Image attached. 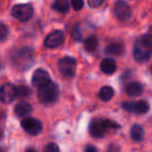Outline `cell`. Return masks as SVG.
<instances>
[{
    "label": "cell",
    "mask_w": 152,
    "mask_h": 152,
    "mask_svg": "<svg viewBox=\"0 0 152 152\" xmlns=\"http://www.w3.org/2000/svg\"><path fill=\"white\" fill-rule=\"evenodd\" d=\"M11 61L16 69L20 71H25L29 69L34 64V52L31 49L27 47L19 48L12 52Z\"/></svg>",
    "instance_id": "1"
},
{
    "label": "cell",
    "mask_w": 152,
    "mask_h": 152,
    "mask_svg": "<svg viewBox=\"0 0 152 152\" xmlns=\"http://www.w3.org/2000/svg\"><path fill=\"white\" fill-rule=\"evenodd\" d=\"M58 87L52 81H49L38 89V97L43 103L50 104L55 102L58 98Z\"/></svg>",
    "instance_id": "2"
},
{
    "label": "cell",
    "mask_w": 152,
    "mask_h": 152,
    "mask_svg": "<svg viewBox=\"0 0 152 152\" xmlns=\"http://www.w3.org/2000/svg\"><path fill=\"white\" fill-rule=\"evenodd\" d=\"M151 55L152 50L144 44L142 38L139 39L135 42L134 46H133V58L137 63H145V61H147L151 57Z\"/></svg>",
    "instance_id": "3"
},
{
    "label": "cell",
    "mask_w": 152,
    "mask_h": 152,
    "mask_svg": "<svg viewBox=\"0 0 152 152\" xmlns=\"http://www.w3.org/2000/svg\"><path fill=\"white\" fill-rule=\"evenodd\" d=\"M12 15L20 22H26L34 15V9L31 4H17L12 10Z\"/></svg>",
    "instance_id": "4"
},
{
    "label": "cell",
    "mask_w": 152,
    "mask_h": 152,
    "mask_svg": "<svg viewBox=\"0 0 152 152\" xmlns=\"http://www.w3.org/2000/svg\"><path fill=\"white\" fill-rule=\"evenodd\" d=\"M58 70L63 76L71 78L76 71V61L72 57H63L58 61Z\"/></svg>",
    "instance_id": "5"
},
{
    "label": "cell",
    "mask_w": 152,
    "mask_h": 152,
    "mask_svg": "<svg viewBox=\"0 0 152 152\" xmlns=\"http://www.w3.org/2000/svg\"><path fill=\"white\" fill-rule=\"evenodd\" d=\"M21 126L30 135H37L42 131V123L34 118H24L21 121Z\"/></svg>",
    "instance_id": "6"
},
{
    "label": "cell",
    "mask_w": 152,
    "mask_h": 152,
    "mask_svg": "<svg viewBox=\"0 0 152 152\" xmlns=\"http://www.w3.org/2000/svg\"><path fill=\"white\" fill-rule=\"evenodd\" d=\"M16 90L17 87H15L13 83H7L2 85L0 87V101L5 104L11 103L16 98Z\"/></svg>",
    "instance_id": "7"
},
{
    "label": "cell",
    "mask_w": 152,
    "mask_h": 152,
    "mask_svg": "<svg viewBox=\"0 0 152 152\" xmlns=\"http://www.w3.org/2000/svg\"><path fill=\"white\" fill-rule=\"evenodd\" d=\"M114 14L120 21H126L131 17V9L125 1H118L114 7Z\"/></svg>",
    "instance_id": "8"
},
{
    "label": "cell",
    "mask_w": 152,
    "mask_h": 152,
    "mask_svg": "<svg viewBox=\"0 0 152 152\" xmlns=\"http://www.w3.org/2000/svg\"><path fill=\"white\" fill-rule=\"evenodd\" d=\"M64 41H65V34H63V31L54 30L45 38L44 45L47 48H56L63 44Z\"/></svg>",
    "instance_id": "9"
},
{
    "label": "cell",
    "mask_w": 152,
    "mask_h": 152,
    "mask_svg": "<svg viewBox=\"0 0 152 152\" xmlns=\"http://www.w3.org/2000/svg\"><path fill=\"white\" fill-rule=\"evenodd\" d=\"M32 85L36 86V87L40 88L42 86L48 83L50 80V77H49V74L46 70L43 69H37L34 72V75H32Z\"/></svg>",
    "instance_id": "10"
},
{
    "label": "cell",
    "mask_w": 152,
    "mask_h": 152,
    "mask_svg": "<svg viewBox=\"0 0 152 152\" xmlns=\"http://www.w3.org/2000/svg\"><path fill=\"white\" fill-rule=\"evenodd\" d=\"M106 131L104 120L101 119H95L90 124V133L94 137H102Z\"/></svg>",
    "instance_id": "11"
},
{
    "label": "cell",
    "mask_w": 152,
    "mask_h": 152,
    "mask_svg": "<svg viewBox=\"0 0 152 152\" xmlns=\"http://www.w3.org/2000/svg\"><path fill=\"white\" fill-rule=\"evenodd\" d=\"M32 112V107L28 102L21 101L15 106V115L19 118H24Z\"/></svg>",
    "instance_id": "12"
},
{
    "label": "cell",
    "mask_w": 152,
    "mask_h": 152,
    "mask_svg": "<svg viewBox=\"0 0 152 152\" xmlns=\"http://www.w3.org/2000/svg\"><path fill=\"white\" fill-rule=\"evenodd\" d=\"M125 51V47L122 43L120 42H115L110 44L105 49V52L107 54L114 55V56H120L124 53Z\"/></svg>",
    "instance_id": "13"
},
{
    "label": "cell",
    "mask_w": 152,
    "mask_h": 152,
    "mask_svg": "<svg viewBox=\"0 0 152 152\" xmlns=\"http://www.w3.org/2000/svg\"><path fill=\"white\" fill-rule=\"evenodd\" d=\"M100 69L104 74H113L117 70V64L112 58H104L100 64Z\"/></svg>",
    "instance_id": "14"
},
{
    "label": "cell",
    "mask_w": 152,
    "mask_h": 152,
    "mask_svg": "<svg viewBox=\"0 0 152 152\" xmlns=\"http://www.w3.org/2000/svg\"><path fill=\"white\" fill-rule=\"evenodd\" d=\"M144 88L143 86L140 83H130L126 86L125 88V91H126V94L128 96H131V97H137V96H140L143 92Z\"/></svg>",
    "instance_id": "15"
},
{
    "label": "cell",
    "mask_w": 152,
    "mask_h": 152,
    "mask_svg": "<svg viewBox=\"0 0 152 152\" xmlns=\"http://www.w3.org/2000/svg\"><path fill=\"white\" fill-rule=\"evenodd\" d=\"M130 137L134 142H141L144 139V129L142 126L135 124L130 129Z\"/></svg>",
    "instance_id": "16"
},
{
    "label": "cell",
    "mask_w": 152,
    "mask_h": 152,
    "mask_svg": "<svg viewBox=\"0 0 152 152\" xmlns=\"http://www.w3.org/2000/svg\"><path fill=\"white\" fill-rule=\"evenodd\" d=\"M150 106L149 103L145 100H139L134 103V106H133V112L137 115H144L146 113H148Z\"/></svg>",
    "instance_id": "17"
},
{
    "label": "cell",
    "mask_w": 152,
    "mask_h": 152,
    "mask_svg": "<svg viewBox=\"0 0 152 152\" xmlns=\"http://www.w3.org/2000/svg\"><path fill=\"white\" fill-rule=\"evenodd\" d=\"M53 10L61 14H67L69 12V2L67 0H56L52 4Z\"/></svg>",
    "instance_id": "18"
},
{
    "label": "cell",
    "mask_w": 152,
    "mask_h": 152,
    "mask_svg": "<svg viewBox=\"0 0 152 152\" xmlns=\"http://www.w3.org/2000/svg\"><path fill=\"white\" fill-rule=\"evenodd\" d=\"M83 46H85V49L88 51V52H93V51L96 50L98 46V40L95 36H91L89 38H87L85 40V43H83Z\"/></svg>",
    "instance_id": "19"
},
{
    "label": "cell",
    "mask_w": 152,
    "mask_h": 152,
    "mask_svg": "<svg viewBox=\"0 0 152 152\" xmlns=\"http://www.w3.org/2000/svg\"><path fill=\"white\" fill-rule=\"evenodd\" d=\"M113 97H114V90H113L112 87L105 86V87L101 88L99 92V98L102 101H108Z\"/></svg>",
    "instance_id": "20"
},
{
    "label": "cell",
    "mask_w": 152,
    "mask_h": 152,
    "mask_svg": "<svg viewBox=\"0 0 152 152\" xmlns=\"http://www.w3.org/2000/svg\"><path fill=\"white\" fill-rule=\"evenodd\" d=\"M30 95V89L26 86H19L16 90V98L18 99H25Z\"/></svg>",
    "instance_id": "21"
},
{
    "label": "cell",
    "mask_w": 152,
    "mask_h": 152,
    "mask_svg": "<svg viewBox=\"0 0 152 152\" xmlns=\"http://www.w3.org/2000/svg\"><path fill=\"white\" fill-rule=\"evenodd\" d=\"M142 40H143L144 44H145L148 48L152 50V28L151 29H149V31H148L147 34L142 38Z\"/></svg>",
    "instance_id": "22"
},
{
    "label": "cell",
    "mask_w": 152,
    "mask_h": 152,
    "mask_svg": "<svg viewBox=\"0 0 152 152\" xmlns=\"http://www.w3.org/2000/svg\"><path fill=\"white\" fill-rule=\"evenodd\" d=\"M7 36H9V29H7V25L2 22H0V42L7 40Z\"/></svg>",
    "instance_id": "23"
},
{
    "label": "cell",
    "mask_w": 152,
    "mask_h": 152,
    "mask_svg": "<svg viewBox=\"0 0 152 152\" xmlns=\"http://www.w3.org/2000/svg\"><path fill=\"white\" fill-rule=\"evenodd\" d=\"M43 152H59V148L56 144L54 143H49L43 149Z\"/></svg>",
    "instance_id": "24"
},
{
    "label": "cell",
    "mask_w": 152,
    "mask_h": 152,
    "mask_svg": "<svg viewBox=\"0 0 152 152\" xmlns=\"http://www.w3.org/2000/svg\"><path fill=\"white\" fill-rule=\"evenodd\" d=\"M71 4L75 11H80L83 7V1H81V0H73Z\"/></svg>",
    "instance_id": "25"
},
{
    "label": "cell",
    "mask_w": 152,
    "mask_h": 152,
    "mask_svg": "<svg viewBox=\"0 0 152 152\" xmlns=\"http://www.w3.org/2000/svg\"><path fill=\"white\" fill-rule=\"evenodd\" d=\"M104 125H105V128H119L120 125L117 124L116 122H113L112 120H104Z\"/></svg>",
    "instance_id": "26"
},
{
    "label": "cell",
    "mask_w": 152,
    "mask_h": 152,
    "mask_svg": "<svg viewBox=\"0 0 152 152\" xmlns=\"http://www.w3.org/2000/svg\"><path fill=\"white\" fill-rule=\"evenodd\" d=\"M88 3L91 7H98L103 3V0H90Z\"/></svg>",
    "instance_id": "27"
},
{
    "label": "cell",
    "mask_w": 152,
    "mask_h": 152,
    "mask_svg": "<svg viewBox=\"0 0 152 152\" xmlns=\"http://www.w3.org/2000/svg\"><path fill=\"white\" fill-rule=\"evenodd\" d=\"M122 106L125 110H127V112H133V106H134V103H128V102H126V103H123Z\"/></svg>",
    "instance_id": "28"
},
{
    "label": "cell",
    "mask_w": 152,
    "mask_h": 152,
    "mask_svg": "<svg viewBox=\"0 0 152 152\" xmlns=\"http://www.w3.org/2000/svg\"><path fill=\"white\" fill-rule=\"evenodd\" d=\"M85 152H97V149H96V147H94V146L88 145L85 149Z\"/></svg>",
    "instance_id": "29"
},
{
    "label": "cell",
    "mask_w": 152,
    "mask_h": 152,
    "mask_svg": "<svg viewBox=\"0 0 152 152\" xmlns=\"http://www.w3.org/2000/svg\"><path fill=\"white\" fill-rule=\"evenodd\" d=\"M25 152H38L36 149H34V148H28V149H26Z\"/></svg>",
    "instance_id": "30"
},
{
    "label": "cell",
    "mask_w": 152,
    "mask_h": 152,
    "mask_svg": "<svg viewBox=\"0 0 152 152\" xmlns=\"http://www.w3.org/2000/svg\"><path fill=\"white\" fill-rule=\"evenodd\" d=\"M2 137H3V131H2V129L0 128V139H1Z\"/></svg>",
    "instance_id": "31"
},
{
    "label": "cell",
    "mask_w": 152,
    "mask_h": 152,
    "mask_svg": "<svg viewBox=\"0 0 152 152\" xmlns=\"http://www.w3.org/2000/svg\"><path fill=\"white\" fill-rule=\"evenodd\" d=\"M0 152H7V151H5V149H3V148L0 147Z\"/></svg>",
    "instance_id": "32"
},
{
    "label": "cell",
    "mask_w": 152,
    "mask_h": 152,
    "mask_svg": "<svg viewBox=\"0 0 152 152\" xmlns=\"http://www.w3.org/2000/svg\"><path fill=\"white\" fill-rule=\"evenodd\" d=\"M1 68H2V64H1V61H0V70H1Z\"/></svg>",
    "instance_id": "33"
},
{
    "label": "cell",
    "mask_w": 152,
    "mask_h": 152,
    "mask_svg": "<svg viewBox=\"0 0 152 152\" xmlns=\"http://www.w3.org/2000/svg\"><path fill=\"white\" fill-rule=\"evenodd\" d=\"M150 71H151V73H152V66H151V69H150Z\"/></svg>",
    "instance_id": "34"
}]
</instances>
